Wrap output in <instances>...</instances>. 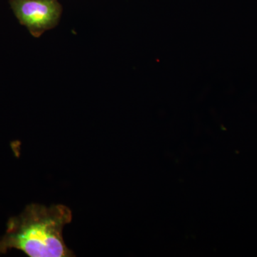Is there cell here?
<instances>
[{
    "label": "cell",
    "mask_w": 257,
    "mask_h": 257,
    "mask_svg": "<svg viewBox=\"0 0 257 257\" xmlns=\"http://www.w3.org/2000/svg\"><path fill=\"white\" fill-rule=\"evenodd\" d=\"M67 206L29 204L20 215L10 218L0 239V254L16 248L30 257L74 256L63 239L64 226L72 221Z\"/></svg>",
    "instance_id": "1"
},
{
    "label": "cell",
    "mask_w": 257,
    "mask_h": 257,
    "mask_svg": "<svg viewBox=\"0 0 257 257\" xmlns=\"http://www.w3.org/2000/svg\"><path fill=\"white\" fill-rule=\"evenodd\" d=\"M10 7L22 25L32 36L40 37L60 22L62 7L58 0H9Z\"/></svg>",
    "instance_id": "2"
}]
</instances>
